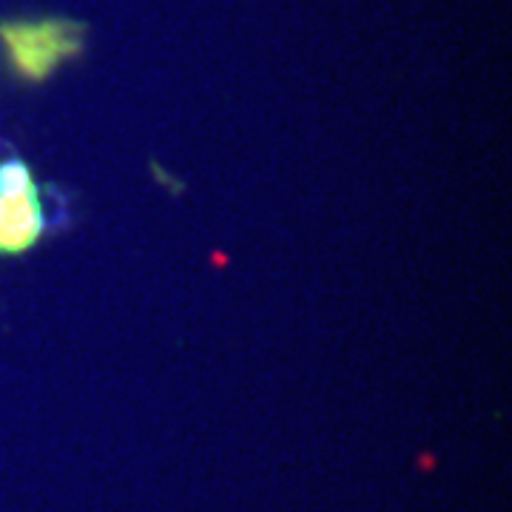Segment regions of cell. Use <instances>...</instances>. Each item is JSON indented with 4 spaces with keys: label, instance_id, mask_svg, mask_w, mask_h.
Returning <instances> with one entry per match:
<instances>
[{
    "label": "cell",
    "instance_id": "6da1fadb",
    "mask_svg": "<svg viewBox=\"0 0 512 512\" xmlns=\"http://www.w3.org/2000/svg\"><path fill=\"white\" fill-rule=\"evenodd\" d=\"M52 200V185L40 183L23 157L0 154V256L29 254L55 231L63 208H52Z\"/></svg>",
    "mask_w": 512,
    "mask_h": 512
},
{
    "label": "cell",
    "instance_id": "7a4b0ae2",
    "mask_svg": "<svg viewBox=\"0 0 512 512\" xmlns=\"http://www.w3.org/2000/svg\"><path fill=\"white\" fill-rule=\"evenodd\" d=\"M86 49V26L69 18L0 20V57L20 83H46Z\"/></svg>",
    "mask_w": 512,
    "mask_h": 512
}]
</instances>
